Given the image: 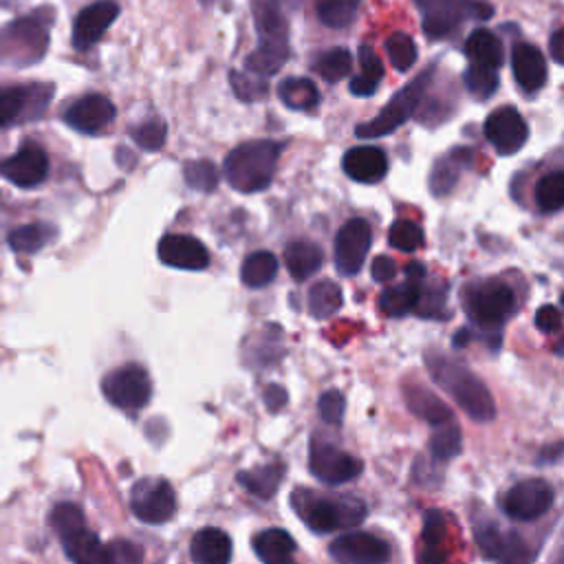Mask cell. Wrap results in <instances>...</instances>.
<instances>
[{
  "label": "cell",
  "mask_w": 564,
  "mask_h": 564,
  "mask_svg": "<svg viewBox=\"0 0 564 564\" xmlns=\"http://www.w3.org/2000/svg\"><path fill=\"white\" fill-rule=\"evenodd\" d=\"M350 93L355 95V97H370L375 90H377V84L375 82H370V79H366V77H361V75H355L352 79H350Z\"/></svg>",
  "instance_id": "db71d44e"
},
{
  "label": "cell",
  "mask_w": 564,
  "mask_h": 564,
  "mask_svg": "<svg viewBox=\"0 0 564 564\" xmlns=\"http://www.w3.org/2000/svg\"><path fill=\"white\" fill-rule=\"evenodd\" d=\"M291 505L315 533L355 527L366 518V505L355 496H328L311 489H295L291 494Z\"/></svg>",
  "instance_id": "7a4b0ae2"
},
{
  "label": "cell",
  "mask_w": 564,
  "mask_h": 564,
  "mask_svg": "<svg viewBox=\"0 0 564 564\" xmlns=\"http://www.w3.org/2000/svg\"><path fill=\"white\" fill-rule=\"evenodd\" d=\"M359 0H315L317 18L333 29L348 26L357 13Z\"/></svg>",
  "instance_id": "ab89813d"
},
{
  "label": "cell",
  "mask_w": 564,
  "mask_h": 564,
  "mask_svg": "<svg viewBox=\"0 0 564 564\" xmlns=\"http://www.w3.org/2000/svg\"><path fill=\"white\" fill-rule=\"evenodd\" d=\"M341 167L357 183H377L388 172V156L381 148L357 145L344 154Z\"/></svg>",
  "instance_id": "44dd1931"
},
{
  "label": "cell",
  "mask_w": 564,
  "mask_h": 564,
  "mask_svg": "<svg viewBox=\"0 0 564 564\" xmlns=\"http://www.w3.org/2000/svg\"><path fill=\"white\" fill-rule=\"evenodd\" d=\"M104 397L128 412L141 410L152 394V383L148 372L137 364H126L112 372H108L101 381Z\"/></svg>",
  "instance_id": "ba28073f"
},
{
  "label": "cell",
  "mask_w": 564,
  "mask_h": 564,
  "mask_svg": "<svg viewBox=\"0 0 564 564\" xmlns=\"http://www.w3.org/2000/svg\"><path fill=\"white\" fill-rule=\"evenodd\" d=\"M29 99L26 86H0V128L13 123L29 108Z\"/></svg>",
  "instance_id": "60d3db41"
},
{
  "label": "cell",
  "mask_w": 564,
  "mask_h": 564,
  "mask_svg": "<svg viewBox=\"0 0 564 564\" xmlns=\"http://www.w3.org/2000/svg\"><path fill=\"white\" fill-rule=\"evenodd\" d=\"M553 487L542 478H529L513 485L502 498V511L513 520H535L553 505Z\"/></svg>",
  "instance_id": "7c38bea8"
},
{
  "label": "cell",
  "mask_w": 564,
  "mask_h": 564,
  "mask_svg": "<svg viewBox=\"0 0 564 564\" xmlns=\"http://www.w3.org/2000/svg\"><path fill=\"white\" fill-rule=\"evenodd\" d=\"M388 240L399 251H416L423 245V229L412 220H394L388 234Z\"/></svg>",
  "instance_id": "7bdbcfd3"
},
{
  "label": "cell",
  "mask_w": 564,
  "mask_h": 564,
  "mask_svg": "<svg viewBox=\"0 0 564 564\" xmlns=\"http://www.w3.org/2000/svg\"><path fill=\"white\" fill-rule=\"evenodd\" d=\"M463 79H465V86H467L469 95L485 101L498 88V68L482 66V64H469Z\"/></svg>",
  "instance_id": "74e56055"
},
{
  "label": "cell",
  "mask_w": 564,
  "mask_h": 564,
  "mask_svg": "<svg viewBox=\"0 0 564 564\" xmlns=\"http://www.w3.org/2000/svg\"><path fill=\"white\" fill-rule=\"evenodd\" d=\"M423 289V284H421ZM443 302H445V286L441 284H434V286H425L423 293L419 291V300H416V306L421 315H432L434 311H441L443 308Z\"/></svg>",
  "instance_id": "681fc988"
},
{
  "label": "cell",
  "mask_w": 564,
  "mask_h": 564,
  "mask_svg": "<svg viewBox=\"0 0 564 564\" xmlns=\"http://www.w3.org/2000/svg\"><path fill=\"white\" fill-rule=\"evenodd\" d=\"M465 55L471 64L498 68L502 64V42L487 29H476L465 42Z\"/></svg>",
  "instance_id": "f1b7e54d"
},
{
  "label": "cell",
  "mask_w": 564,
  "mask_h": 564,
  "mask_svg": "<svg viewBox=\"0 0 564 564\" xmlns=\"http://www.w3.org/2000/svg\"><path fill=\"white\" fill-rule=\"evenodd\" d=\"M471 163V152L465 148L452 150L447 156L438 159L432 176H430V189L434 196H445L447 192H452V187L456 185L460 170L467 167Z\"/></svg>",
  "instance_id": "4316f807"
},
{
  "label": "cell",
  "mask_w": 564,
  "mask_h": 564,
  "mask_svg": "<svg viewBox=\"0 0 564 564\" xmlns=\"http://www.w3.org/2000/svg\"><path fill=\"white\" fill-rule=\"evenodd\" d=\"M284 476V465L282 463H269V465H260L251 471H240L238 474V482L253 494L256 498H271L278 491V485Z\"/></svg>",
  "instance_id": "f546056e"
},
{
  "label": "cell",
  "mask_w": 564,
  "mask_h": 564,
  "mask_svg": "<svg viewBox=\"0 0 564 564\" xmlns=\"http://www.w3.org/2000/svg\"><path fill=\"white\" fill-rule=\"evenodd\" d=\"M485 137L496 148L498 154H516L529 137L527 121L513 106H502L494 110L485 121Z\"/></svg>",
  "instance_id": "9a60e30c"
},
{
  "label": "cell",
  "mask_w": 564,
  "mask_h": 564,
  "mask_svg": "<svg viewBox=\"0 0 564 564\" xmlns=\"http://www.w3.org/2000/svg\"><path fill=\"white\" fill-rule=\"evenodd\" d=\"M447 522L445 516L441 511H427L425 520H423V529H421V562L423 564H445L447 562V553L443 549L445 544V533Z\"/></svg>",
  "instance_id": "484cf974"
},
{
  "label": "cell",
  "mask_w": 564,
  "mask_h": 564,
  "mask_svg": "<svg viewBox=\"0 0 564 564\" xmlns=\"http://www.w3.org/2000/svg\"><path fill=\"white\" fill-rule=\"evenodd\" d=\"M185 183L198 192H212L218 183V172L209 161H189L183 170Z\"/></svg>",
  "instance_id": "f6af8a7d"
},
{
  "label": "cell",
  "mask_w": 564,
  "mask_h": 564,
  "mask_svg": "<svg viewBox=\"0 0 564 564\" xmlns=\"http://www.w3.org/2000/svg\"><path fill=\"white\" fill-rule=\"evenodd\" d=\"M317 410H319V416L330 423V425H337L341 423L344 419V410H346V399L339 390H326L319 401H317Z\"/></svg>",
  "instance_id": "7dc6e473"
},
{
  "label": "cell",
  "mask_w": 564,
  "mask_h": 564,
  "mask_svg": "<svg viewBox=\"0 0 564 564\" xmlns=\"http://www.w3.org/2000/svg\"><path fill=\"white\" fill-rule=\"evenodd\" d=\"M405 403L419 419H425L432 425L454 419L452 410L441 399H436V394H432L430 390L419 388V386L405 388Z\"/></svg>",
  "instance_id": "83f0119b"
},
{
  "label": "cell",
  "mask_w": 564,
  "mask_h": 564,
  "mask_svg": "<svg viewBox=\"0 0 564 564\" xmlns=\"http://www.w3.org/2000/svg\"><path fill=\"white\" fill-rule=\"evenodd\" d=\"M48 46V22L37 15L13 20L0 31V64L31 66L40 62Z\"/></svg>",
  "instance_id": "5b68a950"
},
{
  "label": "cell",
  "mask_w": 564,
  "mask_h": 564,
  "mask_svg": "<svg viewBox=\"0 0 564 564\" xmlns=\"http://www.w3.org/2000/svg\"><path fill=\"white\" fill-rule=\"evenodd\" d=\"M165 134H167V128H165V123H163L161 117H152V119L139 123V126L132 130L134 143H137L141 150H148V152L161 150L163 143H165Z\"/></svg>",
  "instance_id": "ee69618b"
},
{
  "label": "cell",
  "mask_w": 564,
  "mask_h": 564,
  "mask_svg": "<svg viewBox=\"0 0 564 564\" xmlns=\"http://www.w3.org/2000/svg\"><path fill=\"white\" fill-rule=\"evenodd\" d=\"M278 97L291 110H311L319 104L317 86L306 77H286L278 86Z\"/></svg>",
  "instance_id": "1f68e13d"
},
{
  "label": "cell",
  "mask_w": 564,
  "mask_h": 564,
  "mask_svg": "<svg viewBox=\"0 0 564 564\" xmlns=\"http://www.w3.org/2000/svg\"><path fill=\"white\" fill-rule=\"evenodd\" d=\"M511 68L513 77L524 93H535L546 82V62L538 46L533 44H518L511 53Z\"/></svg>",
  "instance_id": "7402d4cb"
},
{
  "label": "cell",
  "mask_w": 564,
  "mask_h": 564,
  "mask_svg": "<svg viewBox=\"0 0 564 564\" xmlns=\"http://www.w3.org/2000/svg\"><path fill=\"white\" fill-rule=\"evenodd\" d=\"M280 152H282V145L269 139H256L234 148L225 156L227 183L234 189L245 194L264 189L273 178Z\"/></svg>",
  "instance_id": "277c9868"
},
{
  "label": "cell",
  "mask_w": 564,
  "mask_h": 564,
  "mask_svg": "<svg viewBox=\"0 0 564 564\" xmlns=\"http://www.w3.org/2000/svg\"><path fill=\"white\" fill-rule=\"evenodd\" d=\"M295 540L284 529H264L253 535V551L262 564H297Z\"/></svg>",
  "instance_id": "cb8c5ba5"
},
{
  "label": "cell",
  "mask_w": 564,
  "mask_h": 564,
  "mask_svg": "<svg viewBox=\"0 0 564 564\" xmlns=\"http://www.w3.org/2000/svg\"><path fill=\"white\" fill-rule=\"evenodd\" d=\"M112 564H141V549L128 540H115L108 544Z\"/></svg>",
  "instance_id": "f907efd6"
},
{
  "label": "cell",
  "mask_w": 564,
  "mask_h": 564,
  "mask_svg": "<svg viewBox=\"0 0 564 564\" xmlns=\"http://www.w3.org/2000/svg\"><path fill=\"white\" fill-rule=\"evenodd\" d=\"M328 551L339 564H386L390 560V546L381 538L364 531L335 538Z\"/></svg>",
  "instance_id": "5bb4252c"
},
{
  "label": "cell",
  "mask_w": 564,
  "mask_h": 564,
  "mask_svg": "<svg viewBox=\"0 0 564 564\" xmlns=\"http://www.w3.org/2000/svg\"><path fill=\"white\" fill-rule=\"evenodd\" d=\"M64 119L70 128L84 134H97L112 123L115 106L104 95H86L66 110Z\"/></svg>",
  "instance_id": "ac0fdd59"
},
{
  "label": "cell",
  "mask_w": 564,
  "mask_h": 564,
  "mask_svg": "<svg viewBox=\"0 0 564 564\" xmlns=\"http://www.w3.org/2000/svg\"><path fill=\"white\" fill-rule=\"evenodd\" d=\"M341 308V289L333 280H319L308 291V311L315 319H328Z\"/></svg>",
  "instance_id": "836d02e7"
},
{
  "label": "cell",
  "mask_w": 564,
  "mask_h": 564,
  "mask_svg": "<svg viewBox=\"0 0 564 564\" xmlns=\"http://www.w3.org/2000/svg\"><path fill=\"white\" fill-rule=\"evenodd\" d=\"M251 15L258 31V46L245 59V68L251 75L267 77L282 68L289 57L286 22L280 11V0H249Z\"/></svg>",
  "instance_id": "6da1fadb"
},
{
  "label": "cell",
  "mask_w": 564,
  "mask_h": 564,
  "mask_svg": "<svg viewBox=\"0 0 564 564\" xmlns=\"http://www.w3.org/2000/svg\"><path fill=\"white\" fill-rule=\"evenodd\" d=\"M359 66H361V77H366V79H370V82H375V84H379V79L383 77V62L379 59V55L370 48V46H366V44H361L359 46Z\"/></svg>",
  "instance_id": "c3c4849f"
},
{
  "label": "cell",
  "mask_w": 564,
  "mask_h": 564,
  "mask_svg": "<svg viewBox=\"0 0 564 564\" xmlns=\"http://www.w3.org/2000/svg\"><path fill=\"white\" fill-rule=\"evenodd\" d=\"M156 256L163 264L174 269L200 271L209 264V253L205 245L187 234H167L156 245Z\"/></svg>",
  "instance_id": "e0dca14e"
},
{
  "label": "cell",
  "mask_w": 564,
  "mask_h": 564,
  "mask_svg": "<svg viewBox=\"0 0 564 564\" xmlns=\"http://www.w3.org/2000/svg\"><path fill=\"white\" fill-rule=\"evenodd\" d=\"M313 68L319 73L322 79L335 84L339 79H344L350 68H352V55L348 48H328L326 53H322L315 62H313Z\"/></svg>",
  "instance_id": "8d00e7d4"
},
{
  "label": "cell",
  "mask_w": 564,
  "mask_h": 564,
  "mask_svg": "<svg viewBox=\"0 0 564 564\" xmlns=\"http://www.w3.org/2000/svg\"><path fill=\"white\" fill-rule=\"evenodd\" d=\"M562 324V315L560 311L553 306V304H544L538 308L535 313V326L542 330V333H555Z\"/></svg>",
  "instance_id": "816d5d0a"
},
{
  "label": "cell",
  "mask_w": 564,
  "mask_h": 564,
  "mask_svg": "<svg viewBox=\"0 0 564 564\" xmlns=\"http://www.w3.org/2000/svg\"><path fill=\"white\" fill-rule=\"evenodd\" d=\"M308 467L311 474L326 482V485H341L361 474V460L341 452L339 447L317 441H311V452H308Z\"/></svg>",
  "instance_id": "8fae6325"
},
{
  "label": "cell",
  "mask_w": 564,
  "mask_h": 564,
  "mask_svg": "<svg viewBox=\"0 0 564 564\" xmlns=\"http://www.w3.org/2000/svg\"><path fill=\"white\" fill-rule=\"evenodd\" d=\"M322 249L311 240H293L284 249V264L293 280H306L322 267Z\"/></svg>",
  "instance_id": "d4e9b609"
},
{
  "label": "cell",
  "mask_w": 564,
  "mask_h": 564,
  "mask_svg": "<svg viewBox=\"0 0 564 564\" xmlns=\"http://www.w3.org/2000/svg\"><path fill=\"white\" fill-rule=\"evenodd\" d=\"M474 535L480 551L498 564H529L533 560V553L522 535L500 527L494 520H478L474 524Z\"/></svg>",
  "instance_id": "9c48e42d"
},
{
  "label": "cell",
  "mask_w": 564,
  "mask_h": 564,
  "mask_svg": "<svg viewBox=\"0 0 564 564\" xmlns=\"http://www.w3.org/2000/svg\"><path fill=\"white\" fill-rule=\"evenodd\" d=\"M430 79H432V70H425L423 75L412 79L408 86L397 90L377 117L357 126V137L375 139V137H381V134H388V132L397 130L419 108V104H421V99H423V95L430 86Z\"/></svg>",
  "instance_id": "52a82bcc"
},
{
  "label": "cell",
  "mask_w": 564,
  "mask_h": 564,
  "mask_svg": "<svg viewBox=\"0 0 564 564\" xmlns=\"http://www.w3.org/2000/svg\"><path fill=\"white\" fill-rule=\"evenodd\" d=\"M48 174V159L40 145L26 143L15 154L0 161V176L18 187H35Z\"/></svg>",
  "instance_id": "2e32d148"
},
{
  "label": "cell",
  "mask_w": 564,
  "mask_h": 564,
  "mask_svg": "<svg viewBox=\"0 0 564 564\" xmlns=\"http://www.w3.org/2000/svg\"><path fill=\"white\" fill-rule=\"evenodd\" d=\"M421 284L423 282H414V280L405 278V282L386 289L379 295V308L383 311V315H388V317H403L405 313H410L416 306Z\"/></svg>",
  "instance_id": "4dcf8cb0"
},
{
  "label": "cell",
  "mask_w": 564,
  "mask_h": 564,
  "mask_svg": "<svg viewBox=\"0 0 564 564\" xmlns=\"http://www.w3.org/2000/svg\"><path fill=\"white\" fill-rule=\"evenodd\" d=\"M427 368L434 381L449 394L454 401L480 423H487L496 416V403L487 386L463 364H456L447 357H430Z\"/></svg>",
  "instance_id": "3957f363"
},
{
  "label": "cell",
  "mask_w": 564,
  "mask_h": 564,
  "mask_svg": "<svg viewBox=\"0 0 564 564\" xmlns=\"http://www.w3.org/2000/svg\"><path fill=\"white\" fill-rule=\"evenodd\" d=\"M57 535L73 564H112L108 546L99 542V538L86 527V522H79Z\"/></svg>",
  "instance_id": "ffe728a7"
},
{
  "label": "cell",
  "mask_w": 564,
  "mask_h": 564,
  "mask_svg": "<svg viewBox=\"0 0 564 564\" xmlns=\"http://www.w3.org/2000/svg\"><path fill=\"white\" fill-rule=\"evenodd\" d=\"M264 403L269 405V410H280L286 403V392L280 386H267L264 390Z\"/></svg>",
  "instance_id": "11a10c76"
},
{
  "label": "cell",
  "mask_w": 564,
  "mask_h": 564,
  "mask_svg": "<svg viewBox=\"0 0 564 564\" xmlns=\"http://www.w3.org/2000/svg\"><path fill=\"white\" fill-rule=\"evenodd\" d=\"M370 271H372V278H375L377 282H388V280L394 278L397 264H394V260L388 258V256H377V258L372 260V264H370Z\"/></svg>",
  "instance_id": "f5cc1de1"
},
{
  "label": "cell",
  "mask_w": 564,
  "mask_h": 564,
  "mask_svg": "<svg viewBox=\"0 0 564 564\" xmlns=\"http://www.w3.org/2000/svg\"><path fill=\"white\" fill-rule=\"evenodd\" d=\"M372 245V229L364 218H352L341 225L335 236V269L341 275L359 273L368 249Z\"/></svg>",
  "instance_id": "4fadbf2b"
},
{
  "label": "cell",
  "mask_w": 564,
  "mask_h": 564,
  "mask_svg": "<svg viewBox=\"0 0 564 564\" xmlns=\"http://www.w3.org/2000/svg\"><path fill=\"white\" fill-rule=\"evenodd\" d=\"M132 513L148 524H163L176 511L174 489L165 478H141L130 491Z\"/></svg>",
  "instance_id": "30bf717a"
},
{
  "label": "cell",
  "mask_w": 564,
  "mask_h": 564,
  "mask_svg": "<svg viewBox=\"0 0 564 564\" xmlns=\"http://www.w3.org/2000/svg\"><path fill=\"white\" fill-rule=\"evenodd\" d=\"M55 236V229L51 225L44 223H31V225H22L18 229H13L9 234V245L15 251H24V253H33L37 249H42L46 242H51V238Z\"/></svg>",
  "instance_id": "e575fe53"
},
{
  "label": "cell",
  "mask_w": 564,
  "mask_h": 564,
  "mask_svg": "<svg viewBox=\"0 0 564 564\" xmlns=\"http://www.w3.org/2000/svg\"><path fill=\"white\" fill-rule=\"evenodd\" d=\"M278 273V258L271 251H253L242 260L240 280L251 289L269 284Z\"/></svg>",
  "instance_id": "d6a6232c"
},
{
  "label": "cell",
  "mask_w": 564,
  "mask_h": 564,
  "mask_svg": "<svg viewBox=\"0 0 564 564\" xmlns=\"http://www.w3.org/2000/svg\"><path fill=\"white\" fill-rule=\"evenodd\" d=\"M388 59L397 70H410L416 62V44L408 33H394L386 40Z\"/></svg>",
  "instance_id": "b9f144b4"
},
{
  "label": "cell",
  "mask_w": 564,
  "mask_h": 564,
  "mask_svg": "<svg viewBox=\"0 0 564 564\" xmlns=\"http://www.w3.org/2000/svg\"><path fill=\"white\" fill-rule=\"evenodd\" d=\"M189 555L194 564H229L231 538L216 527H205L194 533L189 542Z\"/></svg>",
  "instance_id": "603a6c76"
},
{
  "label": "cell",
  "mask_w": 564,
  "mask_h": 564,
  "mask_svg": "<svg viewBox=\"0 0 564 564\" xmlns=\"http://www.w3.org/2000/svg\"><path fill=\"white\" fill-rule=\"evenodd\" d=\"M460 443H463L460 427L456 425L454 419L434 425V432L430 436V449L436 460L454 458L460 452Z\"/></svg>",
  "instance_id": "d590c367"
},
{
  "label": "cell",
  "mask_w": 564,
  "mask_h": 564,
  "mask_svg": "<svg viewBox=\"0 0 564 564\" xmlns=\"http://www.w3.org/2000/svg\"><path fill=\"white\" fill-rule=\"evenodd\" d=\"M229 79H231L236 95L245 101H256L267 95V82L258 75H251V73L242 75V73L234 70V73H229Z\"/></svg>",
  "instance_id": "bcb514c9"
},
{
  "label": "cell",
  "mask_w": 564,
  "mask_h": 564,
  "mask_svg": "<svg viewBox=\"0 0 564 564\" xmlns=\"http://www.w3.org/2000/svg\"><path fill=\"white\" fill-rule=\"evenodd\" d=\"M117 15H119V7L112 0H99L82 9L73 24V46L79 51L93 46L106 33V29L115 22Z\"/></svg>",
  "instance_id": "d6986e66"
},
{
  "label": "cell",
  "mask_w": 564,
  "mask_h": 564,
  "mask_svg": "<svg viewBox=\"0 0 564 564\" xmlns=\"http://www.w3.org/2000/svg\"><path fill=\"white\" fill-rule=\"evenodd\" d=\"M535 203L542 212H557L564 205V174L560 170L549 172L538 181Z\"/></svg>",
  "instance_id": "f35d334b"
},
{
  "label": "cell",
  "mask_w": 564,
  "mask_h": 564,
  "mask_svg": "<svg viewBox=\"0 0 564 564\" xmlns=\"http://www.w3.org/2000/svg\"><path fill=\"white\" fill-rule=\"evenodd\" d=\"M562 40H564V31L557 29L553 35H551V55L557 64H562Z\"/></svg>",
  "instance_id": "9f6ffc18"
},
{
  "label": "cell",
  "mask_w": 564,
  "mask_h": 564,
  "mask_svg": "<svg viewBox=\"0 0 564 564\" xmlns=\"http://www.w3.org/2000/svg\"><path fill=\"white\" fill-rule=\"evenodd\" d=\"M465 308L471 322L482 328L502 326L516 308V295L511 286L498 278L476 282L467 289Z\"/></svg>",
  "instance_id": "8992f818"
}]
</instances>
